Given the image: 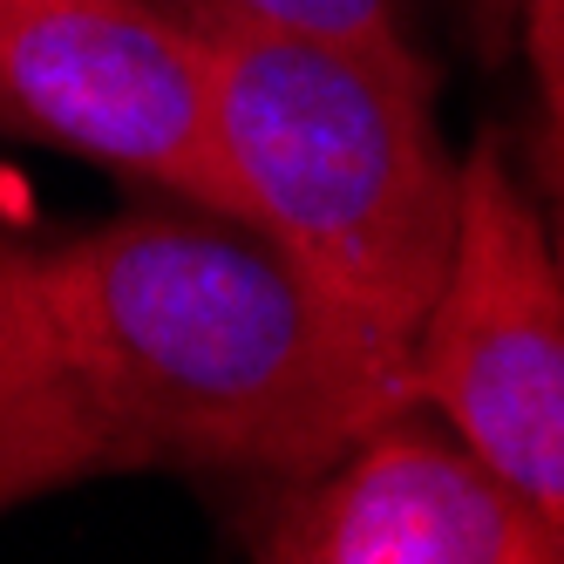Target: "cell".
I'll list each match as a JSON object with an SVG mask.
<instances>
[{
	"instance_id": "52a82bcc",
	"label": "cell",
	"mask_w": 564,
	"mask_h": 564,
	"mask_svg": "<svg viewBox=\"0 0 564 564\" xmlns=\"http://www.w3.org/2000/svg\"><path fill=\"white\" fill-rule=\"evenodd\" d=\"M184 14H225L293 34H334V42H415L409 0H177Z\"/></svg>"
},
{
	"instance_id": "8992f818",
	"label": "cell",
	"mask_w": 564,
	"mask_h": 564,
	"mask_svg": "<svg viewBox=\"0 0 564 564\" xmlns=\"http://www.w3.org/2000/svg\"><path fill=\"white\" fill-rule=\"evenodd\" d=\"M102 469H123L116 435L48 327L34 252L8 238L0 246V510Z\"/></svg>"
},
{
	"instance_id": "ba28073f",
	"label": "cell",
	"mask_w": 564,
	"mask_h": 564,
	"mask_svg": "<svg viewBox=\"0 0 564 564\" xmlns=\"http://www.w3.org/2000/svg\"><path fill=\"white\" fill-rule=\"evenodd\" d=\"M531 55H538V83H544V197H551V218L544 238L564 265V0H531Z\"/></svg>"
},
{
	"instance_id": "5b68a950",
	"label": "cell",
	"mask_w": 564,
	"mask_h": 564,
	"mask_svg": "<svg viewBox=\"0 0 564 564\" xmlns=\"http://www.w3.org/2000/svg\"><path fill=\"white\" fill-rule=\"evenodd\" d=\"M252 557L265 564H564V523L503 482L435 409L401 415L286 476Z\"/></svg>"
},
{
	"instance_id": "6da1fadb",
	"label": "cell",
	"mask_w": 564,
	"mask_h": 564,
	"mask_svg": "<svg viewBox=\"0 0 564 564\" xmlns=\"http://www.w3.org/2000/svg\"><path fill=\"white\" fill-rule=\"evenodd\" d=\"M48 327L116 456L306 476L415 394V340L347 306L246 212L156 191L34 252Z\"/></svg>"
},
{
	"instance_id": "7a4b0ae2",
	"label": "cell",
	"mask_w": 564,
	"mask_h": 564,
	"mask_svg": "<svg viewBox=\"0 0 564 564\" xmlns=\"http://www.w3.org/2000/svg\"><path fill=\"white\" fill-rule=\"evenodd\" d=\"M205 34L212 137L246 218L415 340L463 225V156L442 143L435 75L415 42H334L225 14Z\"/></svg>"
},
{
	"instance_id": "277c9868",
	"label": "cell",
	"mask_w": 564,
	"mask_h": 564,
	"mask_svg": "<svg viewBox=\"0 0 564 564\" xmlns=\"http://www.w3.org/2000/svg\"><path fill=\"white\" fill-rule=\"evenodd\" d=\"M0 130L246 212L212 137L205 34L164 0H0Z\"/></svg>"
},
{
	"instance_id": "9c48e42d",
	"label": "cell",
	"mask_w": 564,
	"mask_h": 564,
	"mask_svg": "<svg viewBox=\"0 0 564 564\" xmlns=\"http://www.w3.org/2000/svg\"><path fill=\"white\" fill-rule=\"evenodd\" d=\"M8 238H14V231H8V218H0V246H8Z\"/></svg>"
},
{
	"instance_id": "3957f363",
	"label": "cell",
	"mask_w": 564,
	"mask_h": 564,
	"mask_svg": "<svg viewBox=\"0 0 564 564\" xmlns=\"http://www.w3.org/2000/svg\"><path fill=\"white\" fill-rule=\"evenodd\" d=\"M415 394L564 523V265L497 137L463 156V225L415 327Z\"/></svg>"
}]
</instances>
